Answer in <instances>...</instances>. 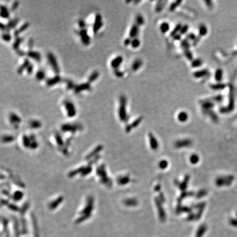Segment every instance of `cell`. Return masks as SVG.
Segmentation results:
<instances>
[{
    "mask_svg": "<svg viewBox=\"0 0 237 237\" xmlns=\"http://www.w3.org/2000/svg\"><path fill=\"white\" fill-rule=\"evenodd\" d=\"M120 107H119V116L120 119L125 120L126 117V107L127 104V99L125 96H121L120 97Z\"/></svg>",
    "mask_w": 237,
    "mask_h": 237,
    "instance_id": "1",
    "label": "cell"
},
{
    "mask_svg": "<svg viewBox=\"0 0 237 237\" xmlns=\"http://www.w3.org/2000/svg\"><path fill=\"white\" fill-rule=\"evenodd\" d=\"M48 59L50 61V64L51 65L52 68L56 73H59V68L58 66V64L53 54L51 53L48 54Z\"/></svg>",
    "mask_w": 237,
    "mask_h": 237,
    "instance_id": "2",
    "label": "cell"
},
{
    "mask_svg": "<svg viewBox=\"0 0 237 237\" xmlns=\"http://www.w3.org/2000/svg\"><path fill=\"white\" fill-rule=\"evenodd\" d=\"M103 23H102V16L100 14H97L95 18L94 23L93 25V31L94 33H97L98 31L101 27H102Z\"/></svg>",
    "mask_w": 237,
    "mask_h": 237,
    "instance_id": "3",
    "label": "cell"
},
{
    "mask_svg": "<svg viewBox=\"0 0 237 237\" xmlns=\"http://www.w3.org/2000/svg\"><path fill=\"white\" fill-rule=\"evenodd\" d=\"M123 61V58L121 56H117L116 58H114L111 61L110 63L111 66L114 69H116L120 66V65L122 64Z\"/></svg>",
    "mask_w": 237,
    "mask_h": 237,
    "instance_id": "4",
    "label": "cell"
},
{
    "mask_svg": "<svg viewBox=\"0 0 237 237\" xmlns=\"http://www.w3.org/2000/svg\"><path fill=\"white\" fill-rule=\"evenodd\" d=\"M80 34L83 44H86V45H88L89 44V42H90V38H89L88 33H87L86 30L83 29V30H81L80 31Z\"/></svg>",
    "mask_w": 237,
    "mask_h": 237,
    "instance_id": "5",
    "label": "cell"
},
{
    "mask_svg": "<svg viewBox=\"0 0 237 237\" xmlns=\"http://www.w3.org/2000/svg\"><path fill=\"white\" fill-rule=\"evenodd\" d=\"M138 27V26L136 25V24L132 26L129 32V36L131 39L136 38V37L139 33Z\"/></svg>",
    "mask_w": 237,
    "mask_h": 237,
    "instance_id": "6",
    "label": "cell"
},
{
    "mask_svg": "<svg viewBox=\"0 0 237 237\" xmlns=\"http://www.w3.org/2000/svg\"><path fill=\"white\" fill-rule=\"evenodd\" d=\"M91 88L89 83H85L77 86L75 88V91L76 93H79L83 91L89 90Z\"/></svg>",
    "mask_w": 237,
    "mask_h": 237,
    "instance_id": "7",
    "label": "cell"
},
{
    "mask_svg": "<svg viewBox=\"0 0 237 237\" xmlns=\"http://www.w3.org/2000/svg\"><path fill=\"white\" fill-rule=\"evenodd\" d=\"M65 107L66 108V109H68V115H69V116H72V115H74V114H75V109L74 106L72 103L66 102L65 103Z\"/></svg>",
    "mask_w": 237,
    "mask_h": 237,
    "instance_id": "8",
    "label": "cell"
},
{
    "mask_svg": "<svg viewBox=\"0 0 237 237\" xmlns=\"http://www.w3.org/2000/svg\"><path fill=\"white\" fill-rule=\"evenodd\" d=\"M142 61L141 59H137L133 61V63H132V66H131V69L133 71V72H136L139 69L141 68L142 65Z\"/></svg>",
    "mask_w": 237,
    "mask_h": 237,
    "instance_id": "9",
    "label": "cell"
},
{
    "mask_svg": "<svg viewBox=\"0 0 237 237\" xmlns=\"http://www.w3.org/2000/svg\"><path fill=\"white\" fill-rule=\"evenodd\" d=\"M160 29L161 32L163 33H165L168 32L170 29V25L166 22H164L160 25Z\"/></svg>",
    "mask_w": 237,
    "mask_h": 237,
    "instance_id": "10",
    "label": "cell"
},
{
    "mask_svg": "<svg viewBox=\"0 0 237 237\" xmlns=\"http://www.w3.org/2000/svg\"><path fill=\"white\" fill-rule=\"evenodd\" d=\"M182 27V25L181 24H177L176 27H175L174 29H173L172 30V31L171 32L170 36L173 37L175 36H176V35L178 34V33H180V30H181V29Z\"/></svg>",
    "mask_w": 237,
    "mask_h": 237,
    "instance_id": "11",
    "label": "cell"
},
{
    "mask_svg": "<svg viewBox=\"0 0 237 237\" xmlns=\"http://www.w3.org/2000/svg\"><path fill=\"white\" fill-rule=\"evenodd\" d=\"M166 1H159L156 6L155 10L156 12H160L164 9L166 3Z\"/></svg>",
    "mask_w": 237,
    "mask_h": 237,
    "instance_id": "12",
    "label": "cell"
},
{
    "mask_svg": "<svg viewBox=\"0 0 237 237\" xmlns=\"http://www.w3.org/2000/svg\"><path fill=\"white\" fill-rule=\"evenodd\" d=\"M99 76V72H97V71H95V72H93L89 77L88 83H92V82L94 81L95 80H96L98 79Z\"/></svg>",
    "mask_w": 237,
    "mask_h": 237,
    "instance_id": "13",
    "label": "cell"
},
{
    "mask_svg": "<svg viewBox=\"0 0 237 237\" xmlns=\"http://www.w3.org/2000/svg\"><path fill=\"white\" fill-rule=\"evenodd\" d=\"M1 12H0V16H1L2 17L4 18H7L8 17V16H9V15L8 14V12L7 9L6 8V7L4 6H1Z\"/></svg>",
    "mask_w": 237,
    "mask_h": 237,
    "instance_id": "14",
    "label": "cell"
},
{
    "mask_svg": "<svg viewBox=\"0 0 237 237\" xmlns=\"http://www.w3.org/2000/svg\"><path fill=\"white\" fill-rule=\"evenodd\" d=\"M188 119V115L186 112L182 111L178 114V119L181 122H184L186 121Z\"/></svg>",
    "mask_w": 237,
    "mask_h": 237,
    "instance_id": "15",
    "label": "cell"
},
{
    "mask_svg": "<svg viewBox=\"0 0 237 237\" xmlns=\"http://www.w3.org/2000/svg\"><path fill=\"white\" fill-rule=\"evenodd\" d=\"M28 55H29V57H30L31 58H32L33 59L37 61H39L41 59L40 55L39 53H37V52H30L29 53H28Z\"/></svg>",
    "mask_w": 237,
    "mask_h": 237,
    "instance_id": "16",
    "label": "cell"
},
{
    "mask_svg": "<svg viewBox=\"0 0 237 237\" xmlns=\"http://www.w3.org/2000/svg\"><path fill=\"white\" fill-rule=\"evenodd\" d=\"M144 18L141 15H137V17L136 18V24L137 25L141 26L143 24H144Z\"/></svg>",
    "mask_w": 237,
    "mask_h": 237,
    "instance_id": "17",
    "label": "cell"
},
{
    "mask_svg": "<svg viewBox=\"0 0 237 237\" xmlns=\"http://www.w3.org/2000/svg\"><path fill=\"white\" fill-rule=\"evenodd\" d=\"M182 3V1H176L173 2L170 5L169 8V10L170 12H173L175 9H176L177 7H178L179 6L181 5V3Z\"/></svg>",
    "mask_w": 237,
    "mask_h": 237,
    "instance_id": "18",
    "label": "cell"
},
{
    "mask_svg": "<svg viewBox=\"0 0 237 237\" xmlns=\"http://www.w3.org/2000/svg\"><path fill=\"white\" fill-rule=\"evenodd\" d=\"M60 77L59 76H55V77L53 78V79H51L50 80H48L47 81V84L49 86H52L55 84L56 83H58V82L60 81Z\"/></svg>",
    "mask_w": 237,
    "mask_h": 237,
    "instance_id": "19",
    "label": "cell"
},
{
    "mask_svg": "<svg viewBox=\"0 0 237 237\" xmlns=\"http://www.w3.org/2000/svg\"><path fill=\"white\" fill-rule=\"evenodd\" d=\"M207 28L204 25H201L199 28V33L200 36H205L207 33Z\"/></svg>",
    "mask_w": 237,
    "mask_h": 237,
    "instance_id": "20",
    "label": "cell"
},
{
    "mask_svg": "<svg viewBox=\"0 0 237 237\" xmlns=\"http://www.w3.org/2000/svg\"><path fill=\"white\" fill-rule=\"evenodd\" d=\"M131 45L134 48L138 47L140 45V41L139 40V39L137 37L135 39H132Z\"/></svg>",
    "mask_w": 237,
    "mask_h": 237,
    "instance_id": "21",
    "label": "cell"
},
{
    "mask_svg": "<svg viewBox=\"0 0 237 237\" xmlns=\"http://www.w3.org/2000/svg\"><path fill=\"white\" fill-rule=\"evenodd\" d=\"M29 61L26 60L25 61V62L24 63V64L22 65L19 68L18 72H19V73H21V72H23L24 69H25L26 68H28V66H29Z\"/></svg>",
    "mask_w": 237,
    "mask_h": 237,
    "instance_id": "22",
    "label": "cell"
},
{
    "mask_svg": "<svg viewBox=\"0 0 237 237\" xmlns=\"http://www.w3.org/2000/svg\"><path fill=\"white\" fill-rule=\"evenodd\" d=\"M181 47L185 50H188L189 47V44L188 43V40L187 39H185L184 40H183L181 42Z\"/></svg>",
    "mask_w": 237,
    "mask_h": 237,
    "instance_id": "23",
    "label": "cell"
},
{
    "mask_svg": "<svg viewBox=\"0 0 237 237\" xmlns=\"http://www.w3.org/2000/svg\"><path fill=\"white\" fill-rule=\"evenodd\" d=\"M28 27H29V24L28 23H25V24H24V25L22 26V27L20 28L18 30V31H17L16 33H15V35H18L19 33H22V31H23L24 30H25L26 29H27V28H28Z\"/></svg>",
    "mask_w": 237,
    "mask_h": 237,
    "instance_id": "24",
    "label": "cell"
},
{
    "mask_svg": "<svg viewBox=\"0 0 237 237\" xmlns=\"http://www.w3.org/2000/svg\"><path fill=\"white\" fill-rule=\"evenodd\" d=\"M201 64H202V62H201V61L200 59H196V60L192 61V66L194 67V68H196V67H198L200 66Z\"/></svg>",
    "mask_w": 237,
    "mask_h": 237,
    "instance_id": "25",
    "label": "cell"
},
{
    "mask_svg": "<svg viewBox=\"0 0 237 237\" xmlns=\"http://www.w3.org/2000/svg\"><path fill=\"white\" fill-rule=\"evenodd\" d=\"M188 30V26L187 25H183L181 29V30H180V33H180V34L182 36V35L185 34V33L187 32Z\"/></svg>",
    "mask_w": 237,
    "mask_h": 237,
    "instance_id": "26",
    "label": "cell"
},
{
    "mask_svg": "<svg viewBox=\"0 0 237 237\" xmlns=\"http://www.w3.org/2000/svg\"><path fill=\"white\" fill-rule=\"evenodd\" d=\"M45 77V74L43 71H39L37 74V78L38 80H42Z\"/></svg>",
    "mask_w": 237,
    "mask_h": 237,
    "instance_id": "27",
    "label": "cell"
},
{
    "mask_svg": "<svg viewBox=\"0 0 237 237\" xmlns=\"http://www.w3.org/2000/svg\"><path fill=\"white\" fill-rule=\"evenodd\" d=\"M114 73L117 77H122L124 76V72H121L120 70H118V69H115Z\"/></svg>",
    "mask_w": 237,
    "mask_h": 237,
    "instance_id": "28",
    "label": "cell"
},
{
    "mask_svg": "<svg viewBox=\"0 0 237 237\" xmlns=\"http://www.w3.org/2000/svg\"><path fill=\"white\" fill-rule=\"evenodd\" d=\"M184 55H186V57L188 59L191 60L192 59V55L191 52L188 50H185L184 51Z\"/></svg>",
    "mask_w": 237,
    "mask_h": 237,
    "instance_id": "29",
    "label": "cell"
},
{
    "mask_svg": "<svg viewBox=\"0 0 237 237\" xmlns=\"http://www.w3.org/2000/svg\"><path fill=\"white\" fill-rule=\"evenodd\" d=\"M22 40L21 39H17V40L16 41V42H15L14 44V48H17V47H18L19 46L20 44L22 42Z\"/></svg>",
    "mask_w": 237,
    "mask_h": 237,
    "instance_id": "30",
    "label": "cell"
},
{
    "mask_svg": "<svg viewBox=\"0 0 237 237\" xmlns=\"http://www.w3.org/2000/svg\"><path fill=\"white\" fill-rule=\"evenodd\" d=\"M187 39L188 40H193L194 41L195 40V36L194 33H190L187 37Z\"/></svg>",
    "mask_w": 237,
    "mask_h": 237,
    "instance_id": "31",
    "label": "cell"
},
{
    "mask_svg": "<svg viewBox=\"0 0 237 237\" xmlns=\"http://www.w3.org/2000/svg\"><path fill=\"white\" fill-rule=\"evenodd\" d=\"M131 41H132V39H131L130 37H129V38H127L124 41V44L126 46H127L131 44Z\"/></svg>",
    "mask_w": 237,
    "mask_h": 237,
    "instance_id": "32",
    "label": "cell"
},
{
    "mask_svg": "<svg viewBox=\"0 0 237 237\" xmlns=\"http://www.w3.org/2000/svg\"><path fill=\"white\" fill-rule=\"evenodd\" d=\"M2 38L4 40L6 41H9L11 40V37L10 36V35L9 34H4L3 35Z\"/></svg>",
    "mask_w": 237,
    "mask_h": 237,
    "instance_id": "33",
    "label": "cell"
},
{
    "mask_svg": "<svg viewBox=\"0 0 237 237\" xmlns=\"http://www.w3.org/2000/svg\"><path fill=\"white\" fill-rule=\"evenodd\" d=\"M18 5H19L18 2H15L14 3V5H13V6H12V11H14L15 9L17 8L18 6Z\"/></svg>",
    "mask_w": 237,
    "mask_h": 237,
    "instance_id": "34",
    "label": "cell"
},
{
    "mask_svg": "<svg viewBox=\"0 0 237 237\" xmlns=\"http://www.w3.org/2000/svg\"><path fill=\"white\" fill-rule=\"evenodd\" d=\"M33 67L32 65H29L28 67V72L29 74H30L33 72Z\"/></svg>",
    "mask_w": 237,
    "mask_h": 237,
    "instance_id": "35",
    "label": "cell"
},
{
    "mask_svg": "<svg viewBox=\"0 0 237 237\" xmlns=\"http://www.w3.org/2000/svg\"><path fill=\"white\" fill-rule=\"evenodd\" d=\"M181 38V35L180 34H177L176 36L173 37V39H174L175 40H180Z\"/></svg>",
    "mask_w": 237,
    "mask_h": 237,
    "instance_id": "36",
    "label": "cell"
},
{
    "mask_svg": "<svg viewBox=\"0 0 237 237\" xmlns=\"http://www.w3.org/2000/svg\"><path fill=\"white\" fill-rule=\"evenodd\" d=\"M17 23V20H14V21H12V22H11V23H10V26H11V28H13V27H14V26H15L16 25V24Z\"/></svg>",
    "mask_w": 237,
    "mask_h": 237,
    "instance_id": "37",
    "label": "cell"
},
{
    "mask_svg": "<svg viewBox=\"0 0 237 237\" xmlns=\"http://www.w3.org/2000/svg\"><path fill=\"white\" fill-rule=\"evenodd\" d=\"M192 162H193V163H196V162L197 161V160H198V158H197V156L194 155L193 157L192 158Z\"/></svg>",
    "mask_w": 237,
    "mask_h": 237,
    "instance_id": "38",
    "label": "cell"
},
{
    "mask_svg": "<svg viewBox=\"0 0 237 237\" xmlns=\"http://www.w3.org/2000/svg\"><path fill=\"white\" fill-rule=\"evenodd\" d=\"M73 87V83H72V81H69V83H68V88H72V87Z\"/></svg>",
    "mask_w": 237,
    "mask_h": 237,
    "instance_id": "39",
    "label": "cell"
},
{
    "mask_svg": "<svg viewBox=\"0 0 237 237\" xmlns=\"http://www.w3.org/2000/svg\"><path fill=\"white\" fill-rule=\"evenodd\" d=\"M79 25L81 27H85V22L83 21V20H81V21H80V22H79Z\"/></svg>",
    "mask_w": 237,
    "mask_h": 237,
    "instance_id": "40",
    "label": "cell"
},
{
    "mask_svg": "<svg viewBox=\"0 0 237 237\" xmlns=\"http://www.w3.org/2000/svg\"><path fill=\"white\" fill-rule=\"evenodd\" d=\"M0 29H1V30H5L6 29V27L3 24L0 23Z\"/></svg>",
    "mask_w": 237,
    "mask_h": 237,
    "instance_id": "41",
    "label": "cell"
}]
</instances>
